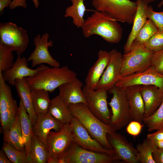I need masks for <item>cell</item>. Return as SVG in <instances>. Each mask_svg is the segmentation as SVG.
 I'll list each match as a JSON object with an SVG mask.
<instances>
[{
    "label": "cell",
    "instance_id": "obj_1",
    "mask_svg": "<svg viewBox=\"0 0 163 163\" xmlns=\"http://www.w3.org/2000/svg\"><path fill=\"white\" fill-rule=\"evenodd\" d=\"M118 21L108 14L95 11L85 20L81 27L86 38L98 35L111 43H119L123 35V30Z\"/></svg>",
    "mask_w": 163,
    "mask_h": 163
},
{
    "label": "cell",
    "instance_id": "obj_2",
    "mask_svg": "<svg viewBox=\"0 0 163 163\" xmlns=\"http://www.w3.org/2000/svg\"><path fill=\"white\" fill-rule=\"evenodd\" d=\"M68 107L73 116L78 119L92 138L104 148L108 149H113L107 138V133L116 132L113 126L101 121L90 111L86 105L83 103L70 104Z\"/></svg>",
    "mask_w": 163,
    "mask_h": 163
},
{
    "label": "cell",
    "instance_id": "obj_3",
    "mask_svg": "<svg viewBox=\"0 0 163 163\" xmlns=\"http://www.w3.org/2000/svg\"><path fill=\"white\" fill-rule=\"evenodd\" d=\"M77 78L76 73L67 66L46 68L34 76L25 78L31 88L43 89L52 92L66 82Z\"/></svg>",
    "mask_w": 163,
    "mask_h": 163
},
{
    "label": "cell",
    "instance_id": "obj_4",
    "mask_svg": "<svg viewBox=\"0 0 163 163\" xmlns=\"http://www.w3.org/2000/svg\"><path fill=\"white\" fill-rule=\"evenodd\" d=\"M96 11L105 13L118 21L133 24L137 9L136 2L130 0H92Z\"/></svg>",
    "mask_w": 163,
    "mask_h": 163
},
{
    "label": "cell",
    "instance_id": "obj_5",
    "mask_svg": "<svg viewBox=\"0 0 163 163\" xmlns=\"http://www.w3.org/2000/svg\"><path fill=\"white\" fill-rule=\"evenodd\" d=\"M72 142L70 123L64 125L59 131L51 130L46 139L49 153L47 163H64V155Z\"/></svg>",
    "mask_w": 163,
    "mask_h": 163
},
{
    "label": "cell",
    "instance_id": "obj_6",
    "mask_svg": "<svg viewBox=\"0 0 163 163\" xmlns=\"http://www.w3.org/2000/svg\"><path fill=\"white\" fill-rule=\"evenodd\" d=\"M153 53L144 45L131 47L129 51L122 56L121 76L143 72L148 69L152 66Z\"/></svg>",
    "mask_w": 163,
    "mask_h": 163
},
{
    "label": "cell",
    "instance_id": "obj_7",
    "mask_svg": "<svg viewBox=\"0 0 163 163\" xmlns=\"http://www.w3.org/2000/svg\"><path fill=\"white\" fill-rule=\"evenodd\" d=\"M108 91L113 95L108 103L112 112L110 124L117 130L125 127L132 120L129 104L125 89L115 86Z\"/></svg>",
    "mask_w": 163,
    "mask_h": 163
},
{
    "label": "cell",
    "instance_id": "obj_8",
    "mask_svg": "<svg viewBox=\"0 0 163 163\" xmlns=\"http://www.w3.org/2000/svg\"><path fill=\"white\" fill-rule=\"evenodd\" d=\"M29 39L27 31L11 22L0 24V43L9 46L21 55L28 47Z\"/></svg>",
    "mask_w": 163,
    "mask_h": 163
},
{
    "label": "cell",
    "instance_id": "obj_9",
    "mask_svg": "<svg viewBox=\"0 0 163 163\" xmlns=\"http://www.w3.org/2000/svg\"><path fill=\"white\" fill-rule=\"evenodd\" d=\"M18 107L10 86L0 71V120L3 133L8 130L18 115Z\"/></svg>",
    "mask_w": 163,
    "mask_h": 163
},
{
    "label": "cell",
    "instance_id": "obj_10",
    "mask_svg": "<svg viewBox=\"0 0 163 163\" xmlns=\"http://www.w3.org/2000/svg\"><path fill=\"white\" fill-rule=\"evenodd\" d=\"M83 90L86 105L90 111L104 123L110 124L111 114L108 107L107 91L93 90L85 85Z\"/></svg>",
    "mask_w": 163,
    "mask_h": 163
},
{
    "label": "cell",
    "instance_id": "obj_11",
    "mask_svg": "<svg viewBox=\"0 0 163 163\" xmlns=\"http://www.w3.org/2000/svg\"><path fill=\"white\" fill-rule=\"evenodd\" d=\"M65 163H111L113 156L84 149L72 142L64 156Z\"/></svg>",
    "mask_w": 163,
    "mask_h": 163
},
{
    "label": "cell",
    "instance_id": "obj_12",
    "mask_svg": "<svg viewBox=\"0 0 163 163\" xmlns=\"http://www.w3.org/2000/svg\"><path fill=\"white\" fill-rule=\"evenodd\" d=\"M153 85L163 91V75L151 66L145 71L125 76H121L115 86L124 89L133 85Z\"/></svg>",
    "mask_w": 163,
    "mask_h": 163
},
{
    "label": "cell",
    "instance_id": "obj_13",
    "mask_svg": "<svg viewBox=\"0 0 163 163\" xmlns=\"http://www.w3.org/2000/svg\"><path fill=\"white\" fill-rule=\"evenodd\" d=\"M69 123L73 142L85 149L98 152L106 153L114 156L115 155L114 150L104 148L92 138L76 118L73 116Z\"/></svg>",
    "mask_w": 163,
    "mask_h": 163
},
{
    "label": "cell",
    "instance_id": "obj_14",
    "mask_svg": "<svg viewBox=\"0 0 163 163\" xmlns=\"http://www.w3.org/2000/svg\"><path fill=\"white\" fill-rule=\"evenodd\" d=\"M109 53V62L98 83L96 90L109 91L115 86L121 76L123 55L115 49Z\"/></svg>",
    "mask_w": 163,
    "mask_h": 163
},
{
    "label": "cell",
    "instance_id": "obj_15",
    "mask_svg": "<svg viewBox=\"0 0 163 163\" xmlns=\"http://www.w3.org/2000/svg\"><path fill=\"white\" fill-rule=\"evenodd\" d=\"M49 37V34L46 33L42 36L38 34L34 37L35 49L27 59L28 62L31 61L33 67L43 63L52 67L60 66L59 62L53 58L49 52L48 48L53 45L52 40L48 41Z\"/></svg>",
    "mask_w": 163,
    "mask_h": 163
},
{
    "label": "cell",
    "instance_id": "obj_16",
    "mask_svg": "<svg viewBox=\"0 0 163 163\" xmlns=\"http://www.w3.org/2000/svg\"><path fill=\"white\" fill-rule=\"evenodd\" d=\"M107 138L115 152V160H122L128 163H139L137 151L126 137L116 132L107 133Z\"/></svg>",
    "mask_w": 163,
    "mask_h": 163
},
{
    "label": "cell",
    "instance_id": "obj_17",
    "mask_svg": "<svg viewBox=\"0 0 163 163\" xmlns=\"http://www.w3.org/2000/svg\"><path fill=\"white\" fill-rule=\"evenodd\" d=\"M27 59L24 57H21V55L18 56L13 66L10 69L2 72L4 81L12 86H14L15 81L35 75L39 71L48 66L41 64L35 69H31L28 66Z\"/></svg>",
    "mask_w": 163,
    "mask_h": 163
},
{
    "label": "cell",
    "instance_id": "obj_18",
    "mask_svg": "<svg viewBox=\"0 0 163 163\" xmlns=\"http://www.w3.org/2000/svg\"><path fill=\"white\" fill-rule=\"evenodd\" d=\"M83 83L77 77L73 80L63 84L59 88V95L65 104L82 103L86 104L83 93Z\"/></svg>",
    "mask_w": 163,
    "mask_h": 163
},
{
    "label": "cell",
    "instance_id": "obj_19",
    "mask_svg": "<svg viewBox=\"0 0 163 163\" xmlns=\"http://www.w3.org/2000/svg\"><path fill=\"white\" fill-rule=\"evenodd\" d=\"M124 89L129 104L131 120L142 123L145 118V108L140 85L129 86Z\"/></svg>",
    "mask_w": 163,
    "mask_h": 163
},
{
    "label": "cell",
    "instance_id": "obj_20",
    "mask_svg": "<svg viewBox=\"0 0 163 163\" xmlns=\"http://www.w3.org/2000/svg\"><path fill=\"white\" fill-rule=\"evenodd\" d=\"M62 125L48 113L37 115L35 122L32 126L33 134L40 139L45 145L47 135L52 129L58 132L62 128Z\"/></svg>",
    "mask_w": 163,
    "mask_h": 163
},
{
    "label": "cell",
    "instance_id": "obj_21",
    "mask_svg": "<svg viewBox=\"0 0 163 163\" xmlns=\"http://www.w3.org/2000/svg\"><path fill=\"white\" fill-rule=\"evenodd\" d=\"M98 58L89 69L85 79V85L90 89L95 90L109 60V52L100 50Z\"/></svg>",
    "mask_w": 163,
    "mask_h": 163
},
{
    "label": "cell",
    "instance_id": "obj_22",
    "mask_svg": "<svg viewBox=\"0 0 163 163\" xmlns=\"http://www.w3.org/2000/svg\"><path fill=\"white\" fill-rule=\"evenodd\" d=\"M145 108V118L152 114L163 101V91L153 85H140Z\"/></svg>",
    "mask_w": 163,
    "mask_h": 163
},
{
    "label": "cell",
    "instance_id": "obj_23",
    "mask_svg": "<svg viewBox=\"0 0 163 163\" xmlns=\"http://www.w3.org/2000/svg\"><path fill=\"white\" fill-rule=\"evenodd\" d=\"M137 9L131 30L124 46V54L130 50L131 45L138 34L147 20L148 4L141 0H136Z\"/></svg>",
    "mask_w": 163,
    "mask_h": 163
},
{
    "label": "cell",
    "instance_id": "obj_24",
    "mask_svg": "<svg viewBox=\"0 0 163 163\" xmlns=\"http://www.w3.org/2000/svg\"><path fill=\"white\" fill-rule=\"evenodd\" d=\"M18 95L23 102L24 105L28 113L32 126L37 117L33 106L31 88L25 78L17 79L15 81L14 86Z\"/></svg>",
    "mask_w": 163,
    "mask_h": 163
},
{
    "label": "cell",
    "instance_id": "obj_25",
    "mask_svg": "<svg viewBox=\"0 0 163 163\" xmlns=\"http://www.w3.org/2000/svg\"><path fill=\"white\" fill-rule=\"evenodd\" d=\"M18 114L24 142L25 151L29 163H30V154L33 135L32 125L29 115L20 99L18 107Z\"/></svg>",
    "mask_w": 163,
    "mask_h": 163
},
{
    "label": "cell",
    "instance_id": "obj_26",
    "mask_svg": "<svg viewBox=\"0 0 163 163\" xmlns=\"http://www.w3.org/2000/svg\"><path fill=\"white\" fill-rule=\"evenodd\" d=\"M3 133L4 142L18 150L25 151L18 114L12 123L10 128Z\"/></svg>",
    "mask_w": 163,
    "mask_h": 163
},
{
    "label": "cell",
    "instance_id": "obj_27",
    "mask_svg": "<svg viewBox=\"0 0 163 163\" xmlns=\"http://www.w3.org/2000/svg\"><path fill=\"white\" fill-rule=\"evenodd\" d=\"M48 113L63 125L70 123L73 117L68 106L59 95L51 100Z\"/></svg>",
    "mask_w": 163,
    "mask_h": 163
},
{
    "label": "cell",
    "instance_id": "obj_28",
    "mask_svg": "<svg viewBox=\"0 0 163 163\" xmlns=\"http://www.w3.org/2000/svg\"><path fill=\"white\" fill-rule=\"evenodd\" d=\"M31 92L33 105L37 115L48 113L51 102L49 92L43 89L33 88H31Z\"/></svg>",
    "mask_w": 163,
    "mask_h": 163
},
{
    "label": "cell",
    "instance_id": "obj_29",
    "mask_svg": "<svg viewBox=\"0 0 163 163\" xmlns=\"http://www.w3.org/2000/svg\"><path fill=\"white\" fill-rule=\"evenodd\" d=\"M47 145L33 134L30 154V163H46L49 158Z\"/></svg>",
    "mask_w": 163,
    "mask_h": 163
},
{
    "label": "cell",
    "instance_id": "obj_30",
    "mask_svg": "<svg viewBox=\"0 0 163 163\" xmlns=\"http://www.w3.org/2000/svg\"><path fill=\"white\" fill-rule=\"evenodd\" d=\"M70 0L72 4L66 8L65 16L71 18L73 24L78 28H81L85 20L84 19L86 11L84 3L85 0Z\"/></svg>",
    "mask_w": 163,
    "mask_h": 163
},
{
    "label": "cell",
    "instance_id": "obj_31",
    "mask_svg": "<svg viewBox=\"0 0 163 163\" xmlns=\"http://www.w3.org/2000/svg\"><path fill=\"white\" fill-rule=\"evenodd\" d=\"M154 142L145 139L141 143L136 145L137 158L141 163H155L153 157V153L157 148Z\"/></svg>",
    "mask_w": 163,
    "mask_h": 163
},
{
    "label": "cell",
    "instance_id": "obj_32",
    "mask_svg": "<svg viewBox=\"0 0 163 163\" xmlns=\"http://www.w3.org/2000/svg\"><path fill=\"white\" fill-rule=\"evenodd\" d=\"M158 30V28L153 21L150 19L147 20L133 40L131 47L144 45Z\"/></svg>",
    "mask_w": 163,
    "mask_h": 163
},
{
    "label": "cell",
    "instance_id": "obj_33",
    "mask_svg": "<svg viewBox=\"0 0 163 163\" xmlns=\"http://www.w3.org/2000/svg\"><path fill=\"white\" fill-rule=\"evenodd\" d=\"M149 131L163 129V101L156 110L143 121Z\"/></svg>",
    "mask_w": 163,
    "mask_h": 163
},
{
    "label": "cell",
    "instance_id": "obj_34",
    "mask_svg": "<svg viewBox=\"0 0 163 163\" xmlns=\"http://www.w3.org/2000/svg\"><path fill=\"white\" fill-rule=\"evenodd\" d=\"M2 149L12 163H29L26 151L18 150L5 142Z\"/></svg>",
    "mask_w": 163,
    "mask_h": 163
},
{
    "label": "cell",
    "instance_id": "obj_35",
    "mask_svg": "<svg viewBox=\"0 0 163 163\" xmlns=\"http://www.w3.org/2000/svg\"><path fill=\"white\" fill-rule=\"evenodd\" d=\"M13 51L11 48L0 43V71H7L13 66Z\"/></svg>",
    "mask_w": 163,
    "mask_h": 163
},
{
    "label": "cell",
    "instance_id": "obj_36",
    "mask_svg": "<svg viewBox=\"0 0 163 163\" xmlns=\"http://www.w3.org/2000/svg\"><path fill=\"white\" fill-rule=\"evenodd\" d=\"M146 48L154 53L163 49V31L158 30L144 44Z\"/></svg>",
    "mask_w": 163,
    "mask_h": 163
},
{
    "label": "cell",
    "instance_id": "obj_37",
    "mask_svg": "<svg viewBox=\"0 0 163 163\" xmlns=\"http://www.w3.org/2000/svg\"><path fill=\"white\" fill-rule=\"evenodd\" d=\"M147 17L153 21L158 30L163 31V11L156 12L151 5H149Z\"/></svg>",
    "mask_w": 163,
    "mask_h": 163
},
{
    "label": "cell",
    "instance_id": "obj_38",
    "mask_svg": "<svg viewBox=\"0 0 163 163\" xmlns=\"http://www.w3.org/2000/svg\"><path fill=\"white\" fill-rule=\"evenodd\" d=\"M151 64L157 72L163 75V49L153 53Z\"/></svg>",
    "mask_w": 163,
    "mask_h": 163
},
{
    "label": "cell",
    "instance_id": "obj_39",
    "mask_svg": "<svg viewBox=\"0 0 163 163\" xmlns=\"http://www.w3.org/2000/svg\"><path fill=\"white\" fill-rule=\"evenodd\" d=\"M143 127V125L142 123L132 120L127 125L126 130L129 135L136 137L140 134Z\"/></svg>",
    "mask_w": 163,
    "mask_h": 163
},
{
    "label": "cell",
    "instance_id": "obj_40",
    "mask_svg": "<svg viewBox=\"0 0 163 163\" xmlns=\"http://www.w3.org/2000/svg\"><path fill=\"white\" fill-rule=\"evenodd\" d=\"M36 8H38L39 5V0H31ZM27 0H12L9 7L10 9H14L18 7L26 8L27 7Z\"/></svg>",
    "mask_w": 163,
    "mask_h": 163
},
{
    "label": "cell",
    "instance_id": "obj_41",
    "mask_svg": "<svg viewBox=\"0 0 163 163\" xmlns=\"http://www.w3.org/2000/svg\"><path fill=\"white\" fill-rule=\"evenodd\" d=\"M147 139L155 142L163 140V129L157 130L154 133L147 135Z\"/></svg>",
    "mask_w": 163,
    "mask_h": 163
},
{
    "label": "cell",
    "instance_id": "obj_42",
    "mask_svg": "<svg viewBox=\"0 0 163 163\" xmlns=\"http://www.w3.org/2000/svg\"><path fill=\"white\" fill-rule=\"evenodd\" d=\"M153 157L155 163H163V148H157L153 152Z\"/></svg>",
    "mask_w": 163,
    "mask_h": 163
},
{
    "label": "cell",
    "instance_id": "obj_43",
    "mask_svg": "<svg viewBox=\"0 0 163 163\" xmlns=\"http://www.w3.org/2000/svg\"><path fill=\"white\" fill-rule=\"evenodd\" d=\"M12 0H0V14L2 15L4 10L6 7L9 6Z\"/></svg>",
    "mask_w": 163,
    "mask_h": 163
},
{
    "label": "cell",
    "instance_id": "obj_44",
    "mask_svg": "<svg viewBox=\"0 0 163 163\" xmlns=\"http://www.w3.org/2000/svg\"><path fill=\"white\" fill-rule=\"evenodd\" d=\"M6 154L2 150L0 151V163H11Z\"/></svg>",
    "mask_w": 163,
    "mask_h": 163
},
{
    "label": "cell",
    "instance_id": "obj_45",
    "mask_svg": "<svg viewBox=\"0 0 163 163\" xmlns=\"http://www.w3.org/2000/svg\"><path fill=\"white\" fill-rule=\"evenodd\" d=\"M154 142L158 148H163V140Z\"/></svg>",
    "mask_w": 163,
    "mask_h": 163
},
{
    "label": "cell",
    "instance_id": "obj_46",
    "mask_svg": "<svg viewBox=\"0 0 163 163\" xmlns=\"http://www.w3.org/2000/svg\"><path fill=\"white\" fill-rule=\"evenodd\" d=\"M142 1L149 4L152 2L156 0H141Z\"/></svg>",
    "mask_w": 163,
    "mask_h": 163
},
{
    "label": "cell",
    "instance_id": "obj_47",
    "mask_svg": "<svg viewBox=\"0 0 163 163\" xmlns=\"http://www.w3.org/2000/svg\"><path fill=\"white\" fill-rule=\"evenodd\" d=\"M163 6V0H161L160 2L158 4L157 6L160 8Z\"/></svg>",
    "mask_w": 163,
    "mask_h": 163
}]
</instances>
